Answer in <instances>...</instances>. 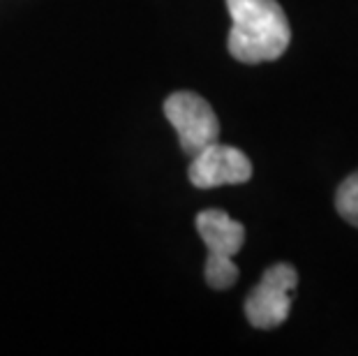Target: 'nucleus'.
Segmentation results:
<instances>
[{
    "mask_svg": "<svg viewBox=\"0 0 358 356\" xmlns=\"http://www.w3.org/2000/svg\"><path fill=\"white\" fill-rule=\"evenodd\" d=\"M203 276H206V283H208L213 290H229V287L236 285V280H238V266L234 264L231 257L208 255Z\"/></svg>",
    "mask_w": 358,
    "mask_h": 356,
    "instance_id": "6",
    "label": "nucleus"
},
{
    "mask_svg": "<svg viewBox=\"0 0 358 356\" xmlns=\"http://www.w3.org/2000/svg\"><path fill=\"white\" fill-rule=\"evenodd\" d=\"M231 14L229 54L245 65L278 60L292 42L287 14L278 0H227Z\"/></svg>",
    "mask_w": 358,
    "mask_h": 356,
    "instance_id": "1",
    "label": "nucleus"
},
{
    "mask_svg": "<svg viewBox=\"0 0 358 356\" xmlns=\"http://www.w3.org/2000/svg\"><path fill=\"white\" fill-rule=\"evenodd\" d=\"M335 208L349 225L358 229V171L342 180V185L335 192Z\"/></svg>",
    "mask_w": 358,
    "mask_h": 356,
    "instance_id": "7",
    "label": "nucleus"
},
{
    "mask_svg": "<svg viewBox=\"0 0 358 356\" xmlns=\"http://www.w3.org/2000/svg\"><path fill=\"white\" fill-rule=\"evenodd\" d=\"M189 164L187 176L194 187L210 190L220 185H241L252 178V162L243 150L224 143H210L196 155Z\"/></svg>",
    "mask_w": 358,
    "mask_h": 356,
    "instance_id": "4",
    "label": "nucleus"
},
{
    "mask_svg": "<svg viewBox=\"0 0 358 356\" xmlns=\"http://www.w3.org/2000/svg\"><path fill=\"white\" fill-rule=\"evenodd\" d=\"M164 116L176 130L180 146L187 155H196L220 139V120L201 95L180 90L166 97Z\"/></svg>",
    "mask_w": 358,
    "mask_h": 356,
    "instance_id": "2",
    "label": "nucleus"
},
{
    "mask_svg": "<svg viewBox=\"0 0 358 356\" xmlns=\"http://www.w3.org/2000/svg\"><path fill=\"white\" fill-rule=\"evenodd\" d=\"M299 273L292 264H275L245 301V317L255 329H275L289 317Z\"/></svg>",
    "mask_w": 358,
    "mask_h": 356,
    "instance_id": "3",
    "label": "nucleus"
},
{
    "mask_svg": "<svg viewBox=\"0 0 358 356\" xmlns=\"http://www.w3.org/2000/svg\"><path fill=\"white\" fill-rule=\"evenodd\" d=\"M196 232L208 248V255L234 257L245 243V227L220 208L201 211L196 215Z\"/></svg>",
    "mask_w": 358,
    "mask_h": 356,
    "instance_id": "5",
    "label": "nucleus"
}]
</instances>
